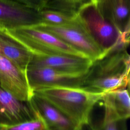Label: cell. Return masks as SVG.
<instances>
[{
	"mask_svg": "<svg viewBox=\"0 0 130 130\" xmlns=\"http://www.w3.org/2000/svg\"><path fill=\"white\" fill-rule=\"evenodd\" d=\"M0 130H6L4 125H0Z\"/></svg>",
	"mask_w": 130,
	"mask_h": 130,
	"instance_id": "20",
	"label": "cell"
},
{
	"mask_svg": "<svg viewBox=\"0 0 130 130\" xmlns=\"http://www.w3.org/2000/svg\"><path fill=\"white\" fill-rule=\"evenodd\" d=\"M102 101L117 119L127 120L130 116L129 87L118 88L103 94Z\"/></svg>",
	"mask_w": 130,
	"mask_h": 130,
	"instance_id": "14",
	"label": "cell"
},
{
	"mask_svg": "<svg viewBox=\"0 0 130 130\" xmlns=\"http://www.w3.org/2000/svg\"><path fill=\"white\" fill-rule=\"evenodd\" d=\"M59 38L84 54L92 61L105 55L104 52L79 22L72 24L54 25L40 23L32 25Z\"/></svg>",
	"mask_w": 130,
	"mask_h": 130,
	"instance_id": "5",
	"label": "cell"
},
{
	"mask_svg": "<svg viewBox=\"0 0 130 130\" xmlns=\"http://www.w3.org/2000/svg\"><path fill=\"white\" fill-rule=\"evenodd\" d=\"M40 23L37 10L15 2L0 0V27L8 29Z\"/></svg>",
	"mask_w": 130,
	"mask_h": 130,
	"instance_id": "9",
	"label": "cell"
},
{
	"mask_svg": "<svg viewBox=\"0 0 130 130\" xmlns=\"http://www.w3.org/2000/svg\"><path fill=\"white\" fill-rule=\"evenodd\" d=\"M0 55L25 71L32 54L12 37L7 29L0 27Z\"/></svg>",
	"mask_w": 130,
	"mask_h": 130,
	"instance_id": "13",
	"label": "cell"
},
{
	"mask_svg": "<svg viewBox=\"0 0 130 130\" xmlns=\"http://www.w3.org/2000/svg\"><path fill=\"white\" fill-rule=\"evenodd\" d=\"M32 92L48 101L79 124L90 119L91 111L102 100L103 94L80 87H67L43 88Z\"/></svg>",
	"mask_w": 130,
	"mask_h": 130,
	"instance_id": "2",
	"label": "cell"
},
{
	"mask_svg": "<svg viewBox=\"0 0 130 130\" xmlns=\"http://www.w3.org/2000/svg\"><path fill=\"white\" fill-rule=\"evenodd\" d=\"M92 62L88 58L68 55L32 54L27 67H46L70 73H83L87 71Z\"/></svg>",
	"mask_w": 130,
	"mask_h": 130,
	"instance_id": "11",
	"label": "cell"
},
{
	"mask_svg": "<svg viewBox=\"0 0 130 130\" xmlns=\"http://www.w3.org/2000/svg\"><path fill=\"white\" fill-rule=\"evenodd\" d=\"M128 46L116 47L92 61L80 88L104 93L129 87L130 57Z\"/></svg>",
	"mask_w": 130,
	"mask_h": 130,
	"instance_id": "1",
	"label": "cell"
},
{
	"mask_svg": "<svg viewBox=\"0 0 130 130\" xmlns=\"http://www.w3.org/2000/svg\"><path fill=\"white\" fill-rule=\"evenodd\" d=\"M4 126L6 130H47L43 121L37 114L30 120L15 125Z\"/></svg>",
	"mask_w": 130,
	"mask_h": 130,
	"instance_id": "17",
	"label": "cell"
},
{
	"mask_svg": "<svg viewBox=\"0 0 130 130\" xmlns=\"http://www.w3.org/2000/svg\"><path fill=\"white\" fill-rule=\"evenodd\" d=\"M7 30L12 37L32 54L68 55L88 58L84 54L56 37L36 28L32 25L20 26L8 29Z\"/></svg>",
	"mask_w": 130,
	"mask_h": 130,
	"instance_id": "4",
	"label": "cell"
},
{
	"mask_svg": "<svg viewBox=\"0 0 130 130\" xmlns=\"http://www.w3.org/2000/svg\"><path fill=\"white\" fill-rule=\"evenodd\" d=\"M104 15L129 39L130 0H96Z\"/></svg>",
	"mask_w": 130,
	"mask_h": 130,
	"instance_id": "12",
	"label": "cell"
},
{
	"mask_svg": "<svg viewBox=\"0 0 130 130\" xmlns=\"http://www.w3.org/2000/svg\"><path fill=\"white\" fill-rule=\"evenodd\" d=\"M76 15L105 54L116 47L129 46V39L124 37L104 15L96 0H90L83 5Z\"/></svg>",
	"mask_w": 130,
	"mask_h": 130,
	"instance_id": "3",
	"label": "cell"
},
{
	"mask_svg": "<svg viewBox=\"0 0 130 130\" xmlns=\"http://www.w3.org/2000/svg\"><path fill=\"white\" fill-rule=\"evenodd\" d=\"M78 130H95V127L90 119L88 121L80 124Z\"/></svg>",
	"mask_w": 130,
	"mask_h": 130,
	"instance_id": "19",
	"label": "cell"
},
{
	"mask_svg": "<svg viewBox=\"0 0 130 130\" xmlns=\"http://www.w3.org/2000/svg\"><path fill=\"white\" fill-rule=\"evenodd\" d=\"M36 116L29 102L20 101L0 87V125H15Z\"/></svg>",
	"mask_w": 130,
	"mask_h": 130,
	"instance_id": "10",
	"label": "cell"
},
{
	"mask_svg": "<svg viewBox=\"0 0 130 130\" xmlns=\"http://www.w3.org/2000/svg\"><path fill=\"white\" fill-rule=\"evenodd\" d=\"M25 72L29 86L33 92L51 87H80L87 71L70 73L49 68L28 66Z\"/></svg>",
	"mask_w": 130,
	"mask_h": 130,
	"instance_id": "6",
	"label": "cell"
},
{
	"mask_svg": "<svg viewBox=\"0 0 130 130\" xmlns=\"http://www.w3.org/2000/svg\"><path fill=\"white\" fill-rule=\"evenodd\" d=\"M29 102L47 130H78L80 124L41 96L33 93Z\"/></svg>",
	"mask_w": 130,
	"mask_h": 130,
	"instance_id": "8",
	"label": "cell"
},
{
	"mask_svg": "<svg viewBox=\"0 0 130 130\" xmlns=\"http://www.w3.org/2000/svg\"><path fill=\"white\" fill-rule=\"evenodd\" d=\"M0 87L16 99L24 102H29L33 94L29 86L25 72L1 55Z\"/></svg>",
	"mask_w": 130,
	"mask_h": 130,
	"instance_id": "7",
	"label": "cell"
},
{
	"mask_svg": "<svg viewBox=\"0 0 130 130\" xmlns=\"http://www.w3.org/2000/svg\"><path fill=\"white\" fill-rule=\"evenodd\" d=\"M40 23L54 25L75 24L78 22L76 15H71L59 11L44 9L39 11Z\"/></svg>",
	"mask_w": 130,
	"mask_h": 130,
	"instance_id": "15",
	"label": "cell"
},
{
	"mask_svg": "<svg viewBox=\"0 0 130 130\" xmlns=\"http://www.w3.org/2000/svg\"><path fill=\"white\" fill-rule=\"evenodd\" d=\"M126 120L116 119L107 109L104 108L103 119L98 126H95V130H128Z\"/></svg>",
	"mask_w": 130,
	"mask_h": 130,
	"instance_id": "16",
	"label": "cell"
},
{
	"mask_svg": "<svg viewBox=\"0 0 130 130\" xmlns=\"http://www.w3.org/2000/svg\"><path fill=\"white\" fill-rule=\"evenodd\" d=\"M15 2L28 7L34 9L39 12L44 9L46 6L48 0H7Z\"/></svg>",
	"mask_w": 130,
	"mask_h": 130,
	"instance_id": "18",
	"label": "cell"
}]
</instances>
